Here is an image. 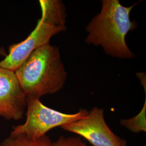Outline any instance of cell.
Instances as JSON below:
<instances>
[{
    "label": "cell",
    "instance_id": "1",
    "mask_svg": "<svg viewBox=\"0 0 146 146\" xmlns=\"http://www.w3.org/2000/svg\"><path fill=\"white\" fill-rule=\"evenodd\" d=\"M101 11L89 22L86 29L88 44L102 47L113 57L131 59L135 56L128 47L125 37L128 32L135 30L137 25L131 21L130 13L134 4L126 7L119 0H103Z\"/></svg>",
    "mask_w": 146,
    "mask_h": 146
},
{
    "label": "cell",
    "instance_id": "2",
    "mask_svg": "<svg viewBox=\"0 0 146 146\" xmlns=\"http://www.w3.org/2000/svg\"><path fill=\"white\" fill-rule=\"evenodd\" d=\"M15 73L27 97L38 99L58 92L67 77L58 48L49 43L34 50Z\"/></svg>",
    "mask_w": 146,
    "mask_h": 146
},
{
    "label": "cell",
    "instance_id": "3",
    "mask_svg": "<svg viewBox=\"0 0 146 146\" xmlns=\"http://www.w3.org/2000/svg\"><path fill=\"white\" fill-rule=\"evenodd\" d=\"M26 111V121L14 127L11 135H24L33 140H37L46 135L49 131L54 128L84 118L89 111L81 110L74 114L63 113L48 107L40 100L31 96L27 97Z\"/></svg>",
    "mask_w": 146,
    "mask_h": 146
},
{
    "label": "cell",
    "instance_id": "4",
    "mask_svg": "<svg viewBox=\"0 0 146 146\" xmlns=\"http://www.w3.org/2000/svg\"><path fill=\"white\" fill-rule=\"evenodd\" d=\"M61 128L84 137L93 146H127V141L116 135L107 125L102 108L94 107L84 118Z\"/></svg>",
    "mask_w": 146,
    "mask_h": 146
},
{
    "label": "cell",
    "instance_id": "5",
    "mask_svg": "<svg viewBox=\"0 0 146 146\" xmlns=\"http://www.w3.org/2000/svg\"><path fill=\"white\" fill-rule=\"evenodd\" d=\"M64 30L65 28L55 26L41 17L25 40L9 47V53L0 61V66L15 72L34 50L49 43L54 35Z\"/></svg>",
    "mask_w": 146,
    "mask_h": 146
},
{
    "label": "cell",
    "instance_id": "6",
    "mask_svg": "<svg viewBox=\"0 0 146 146\" xmlns=\"http://www.w3.org/2000/svg\"><path fill=\"white\" fill-rule=\"evenodd\" d=\"M27 96L15 73L0 66V117L19 121L25 115Z\"/></svg>",
    "mask_w": 146,
    "mask_h": 146
},
{
    "label": "cell",
    "instance_id": "7",
    "mask_svg": "<svg viewBox=\"0 0 146 146\" xmlns=\"http://www.w3.org/2000/svg\"><path fill=\"white\" fill-rule=\"evenodd\" d=\"M39 3L42 11V18L55 26L66 28V8L59 0H40Z\"/></svg>",
    "mask_w": 146,
    "mask_h": 146
},
{
    "label": "cell",
    "instance_id": "8",
    "mask_svg": "<svg viewBox=\"0 0 146 146\" xmlns=\"http://www.w3.org/2000/svg\"><path fill=\"white\" fill-rule=\"evenodd\" d=\"M52 143L47 135L37 140H33L24 135H9L1 143L0 146H52Z\"/></svg>",
    "mask_w": 146,
    "mask_h": 146
},
{
    "label": "cell",
    "instance_id": "9",
    "mask_svg": "<svg viewBox=\"0 0 146 146\" xmlns=\"http://www.w3.org/2000/svg\"><path fill=\"white\" fill-rule=\"evenodd\" d=\"M146 99L141 111L134 117L120 121V125L132 133L146 132Z\"/></svg>",
    "mask_w": 146,
    "mask_h": 146
},
{
    "label": "cell",
    "instance_id": "10",
    "mask_svg": "<svg viewBox=\"0 0 146 146\" xmlns=\"http://www.w3.org/2000/svg\"><path fill=\"white\" fill-rule=\"evenodd\" d=\"M52 146H89L79 137L61 136L57 140L52 142Z\"/></svg>",
    "mask_w": 146,
    "mask_h": 146
}]
</instances>
